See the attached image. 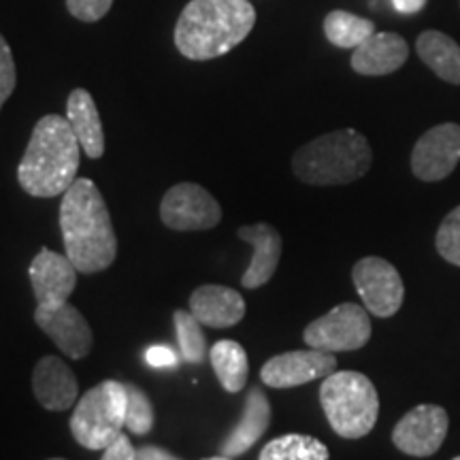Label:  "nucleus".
<instances>
[{
    "mask_svg": "<svg viewBox=\"0 0 460 460\" xmlns=\"http://www.w3.org/2000/svg\"><path fill=\"white\" fill-rule=\"evenodd\" d=\"M460 163V126L446 122L420 137L411 152V171L422 181H441Z\"/></svg>",
    "mask_w": 460,
    "mask_h": 460,
    "instance_id": "obj_11",
    "label": "nucleus"
},
{
    "mask_svg": "<svg viewBox=\"0 0 460 460\" xmlns=\"http://www.w3.org/2000/svg\"><path fill=\"white\" fill-rule=\"evenodd\" d=\"M146 360L154 369H164V367H175L177 354L172 352L169 345H152L146 352Z\"/></svg>",
    "mask_w": 460,
    "mask_h": 460,
    "instance_id": "obj_31",
    "label": "nucleus"
},
{
    "mask_svg": "<svg viewBox=\"0 0 460 460\" xmlns=\"http://www.w3.org/2000/svg\"><path fill=\"white\" fill-rule=\"evenodd\" d=\"M203 460H233V458L224 456V454H220V456H211V458H203Z\"/></svg>",
    "mask_w": 460,
    "mask_h": 460,
    "instance_id": "obj_34",
    "label": "nucleus"
},
{
    "mask_svg": "<svg viewBox=\"0 0 460 460\" xmlns=\"http://www.w3.org/2000/svg\"><path fill=\"white\" fill-rule=\"evenodd\" d=\"M352 279L367 312L376 318H393L399 312L405 286L394 264L377 256H367L356 262Z\"/></svg>",
    "mask_w": 460,
    "mask_h": 460,
    "instance_id": "obj_9",
    "label": "nucleus"
},
{
    "mask_svg": "<svg viewBox=\"0 0 460 460\" xmlns=\"http://www.w3.org/2000/svg\"><path fill=\"white\" fill-rule=\"evenodd\" d=\"M447 411L439 405H418L407 411L393 430V441L402 454L427 458L439 450L446 441Z\"/></svg>",
    "mask_w": 460,
    "mask_h": 460,
    "instance_id": "obj_10",
    "label": "nucleus"
},
{
    "mask_svg": "<svg viewBox=\"0 0 460 460\" xmlns=\"http://www.w3.org/2000/svg\"><path fill=\"white\" fill-rule=\"evenodd\" d=\"M324 34L335 48L356 49L371 34H376V24L371 20H367V17L354 15L343 9H335L324 17Z\"/></svg>",
    "mask_w": 460,
    "mask_h": 460,
    "instance_id": "obj_23",
    "label": "nucleus"
},
{
    "mask_svg": "<svg viewBox=\"0 0 460 460\" xmlns=\"http://www.w3.org/2000/svg\"><path fill=\"white\" fill-rule=\"evenodd\" d=\"M135 460H181V458H177L175 454L166 452L164 447L143 446V447H137Z\"/></svg>",
    "mask_w": 460,
    "mask_h": 460,
    "instance_id": "obj_32",
    "label": "nucleus"
},
{
    "mask_svg": "<svg viewBox=\"0 0 460 460\" xmlns=\"http://www.w3.org/2000/svg\"><path fill=\"white\" fill-rule=\"evenodd\" d=\"M420 60L447 84L460 85V45L439 31H424L416 41Z\"/></svg>",
    "mask_w": 460,
    "mask_h": 460,
    "instance_id": "obj_21",
    "label": "nucleus"
},
{
    "mask_svg": "<svg viewBox=\"0 0 460 460\" xmlns=\"http://www.w3.org/2000/svg\"><path fill=\"white\" fill-rule=\"evenodd\" d=\"M320 402L331 429L343 439L369 435L379 416L373 382L358 371H335L320 386Z\"/></svg>",
    "mask_w": 460,
    "mask_h": 460,
    "instance_id": "obj_5",
    "label": "nucleus"
},
{
    "mask_svg": "<svg viewBox=\"0 0 460 460\" xmlns=\"http://www.w3.org/2000/svg\"><path fill=\"white\" fill-rule=\"evenodd\" d=\"M17 84V73H15V60L13 51H11L9 43L4 41V37L0 34V109L4 102L9 101V96L13 94Z\"/></svg>",
    "mask_w": 460,
    "mask_h": 460,
    "instance_id": "obj_28",
    "label": "nucleus"
},
{
    "mask_svg": "<svg viewBox=\"0 0 460 460\" xmlns=\"http://www.w3.org/2000/svg\"><path fill=\"white\" fill-rule=\"evenodd\" d=\"M329 447L312 435L288 433L269 441L258 460H329Z\"/></svg>",
    "mask_w": 460,
    "mask_h": 460,
    "instance_id": "obj_24",
    "label": "nucleus"
},
{
    "mask_svg": "<svg viewBox=\"0 0 460 460\" xmlns=\"http://www.w3.org/2000/svg\"><path fill=\"white\" fill-rule=\"evenodd\" d=\"M337 371V358L322 349H295L273 356L262 365L261 379L267 386L284 390L296 388L314 379H324Z\"/></svg>",
    "mask_w": 460,
    "mask_h": 460,
    "instance_id": "obj_12",
    "label": "nucleus"
},
{
    "mask_svg": "<svg viewBox=\"0 0 460 460\" xmlns=\"http://www.w3.org/2000/svg\"><path fill=\"white\" fill-rule=\"evenodd\" d=\"M66 119L85 156L92 160L102 158V154H105V130H102L99 109H96V102L88 90L77 88L68 94Z\"/></svg>",
    "mask_w": 460,
    "mask_h": 460,
    "instance_id": "obj_20",
    "label": "nucleus"
},
{
    "mask_svg": "<svg viewBox=\"0 0 460 460\" xmlns=\"http://www.w3.org/2000/svg\"><path fill=\"white\" fill-rule=\"evenodd\" d=\"M190 312L203 326L230 329L239 324L245 315V301L237 290L226 286H200L190 296Z\"/></svg>",
    "mask_w": 460,
    "mask_h": 460,
    "instance_id": "obj_17",
    "label": "nucleus"
},
{
    "mask_svg": "<svg viewBox=\"0 0 460 460\" xmlns=\"http://www.w3.org/2000/svg\"><path fill=\"white\" fill-rule=\"evenodd\" d=\"M82 146L62 115H43L17 166V181L34 199L62 197L77 180Z\"/></svg>",
    "mask_w": 460,
    "mask_h": 460,
    "instance_id": "obj_2",
    "label": "nucleus"
},
{
    "mask_svg": "<svg viewBox=\"0 0 460 460\" xmlns=\"http://www.w3.org/2000/svg\"><path fill=\"white\" fill-rule=\"evenodd\" d=\"M429 0H393L394 9L399 11V13H405V15H413V13H420L424 7H427Z\"/></svg>",
    "mask_w": 460,
    "mask_h": 460,
    "instance_id": "obj_33",
    "label": "nucleus"
},
{
    "mask_svg": "<svg viewBox=\"0 0 460 460\" xmlns=\"http://www.w3.org/2000/svg\"><path fill=\"white\" fill-rule=\"evenodd\" d=\"M60 230L68 261L79 273L105 271L118 256L111 216L101 190L92 180L77 177L62 194Z\"/></svg>",
    "mask_w": 460,
    "mask_h": 460,
    "instance_id": "obj_1",
    "label": "nucleus"
},
{
    "mask_svg": "<svg viewBox=\"0 0 460 460\" xmlns=\"http://www.w3.org/2000/svg\"><path fill=\"white\" fill-rule=\"evenodd\" d=\"M435 245L444 261L460 267V205L444 217L437 230Z\"/></svg>",
    "mask_w": 460,
    "mask_h": 460,
    "instance_id": "obj_27",
    "label": "nucleus"
},
{
    "mask_svg": "<svg viewBox=\"0 0 460 460\" xmlns=\"http://www.w3.org/2000/svg\"><path fill=\"white\" fill-rule=\"evenodd\" d=\"M28 275H31L32 292L39 307H54V305L66 303L68 296L73 295L79 271L68 261V256L56 254V252L43 247L32 258Z\"/></svg>",
    "mask_w": 460,
    "mask_h": 460,
    "instance_id": "obj_14",
    "label": "nucleus"
},
{
    "mask_svg": "<svg viewBox=\"0 0 460 460\" xmlns=\"http://www.w3.org/2000/svg\"><path fill=\"white\" fill-rule=\"evenodd\" d=\"M135 452L137 447L130 444L128 435L122 433L111 446H107L105 450H102L101 460H135Z\"/></svg>",
    "mask_w": 460,
    "mask_h": 460,
    "instance_id": "obj_30",
    "label": "nucleus"
},
{
    "mask_svg": "<svg viewBox=\"0 0 460 460\" xmlns=\"http://www.w3.org/2000/svg\"><path fill=\"white\" fill-rule=\"evenodd\" d=\"M454 460H460V456H456V458H454Z\"/></svg>",
    "mask_w": 460,
    "mask_h": 460,
    "instance_id": "obj_36",
    "label": "nucleus"
},
{
    "mask_svg": "<svg viewBox=\"0 0 460 460\" xmlns=\"http://www.w3.org/2000/svg\"><path fill=\"white\" fill-rule=\"evenodd\" d=\"M49 460H65V458H49Z\"/></svg>",
    "mask_w": 460,
    "mask_h": 460,
    "instance_id": "obj_35",
    "label": "nucleus"
},
{
    "mask_svg": "<svg viewBox=\"0 0 460 460\" xmlns=\"http://www.w3.org/2000/svg\"><path fill=\"white\" fill-rule=\"evenodd\" d=\"M209 360L226 393L237 394L245 388L247 376H250V360H247L245 348L239 341L222 339V341L211 345Z\"/></svg>",
    "mask_w": 460,
    "mask_h": 460,
    "instance_id": "obj_22",
    "label": "nucleus"
},
{
    "mask_svg": "<svg viewBox=\"0 0 460 460\" xmlns=\"http://www.w3.org/2000/svg\"><path fill=\"white\" fill-rule=\"evenodd\" d=\"M172 320H175L177 329V343H180V354L181 358L190 362V365H200L209 354L205 341V332L200 329V322L194 318L192 312H181L177 309L172 314Z\"/></svg>",
    "mask_w": 460,
    "mask_h": 460,
    "instance_id": "obj_25",
    "label": "nucleus"
},
{
    "mask_svg": "<svg viewBox=\"0 0 460 460\" xmlns=\"http://www.w3.org/2000/svg\"><path fill=\"white\" fill-rule=\"evenodd\" d=\"M254 24L250 0H190L177 17L175 48L188 60H214L243 43Z\"/></svg>",
    "mask_w": 460,
    "mask_h": 460,
    "instance_id": "obj_3",
    "label": "nucleus"
},
{
    "mask_svg": "<svg viewBox=\"0 0 460 460\" xmlns=\"http://www.w3.org/2000/svg\"><path fill=\"white\" fill-rule=\"evenodd\" d=\"M373 152L365 135L343 128L305 143L292 158L295 175L309 186H343L369 172Z\"/></svg>",
    "mask_w": 460,
    "mask_h": 460,
    "instance_id": "obj_4",
    "label": "nucleus"
},
{
    "mask_svg": "<svg viewBox=\"0 0 460 460\" xmlns=\"http://www.w3.org/2000/svg\"><path fill=\"white\" fill-rule=\"evenodd\" d=\"M113 7V0H66V9L79 22H99Z\"/></svg>",
    "mask_w": 460,
    "mask_h": 460,
    "instance_id": "obj_29",
    "label": "nucleus"
},
{
    "mask_svg": "<svg viewBox=\"0 0 460 460\" xmlns=\"http://www.w3.org/2000/svg\"><path fill=\"white\" fill-rule=\"evenodd\" d=\"M269 424H271V402H269L267 394L261 388H250L241 420L237 427L230 430L226 439L222 441L220 452L230 458L241 456V454L252 450L256 441L267 433Z\"/></svg>",
    "mask_w": 460,
    "mask_h": 460,
    "instance_id": "obj_19",
    "label": "nucleus"
},
{
    "mask_svg": "<svg viewBox=\"0 0 460 460\" xmlns=\"http://www.w3.org/2000/svg\"><path fill=\"white\" fill-rule=\"evenodd\" d=\"M34 322L68 358H85L94 345V335H92L88 320L68 301L54 305V307H39L37 305Z\"/></svg>",
    "mask_w": 460,
    "mask_h": 460,
    "instance_id": "obj_13",
    "label": "nucleus"
},
{
    "mask_svg": "<svg viewBox=\"0 0 460 460\" xmlns=\"http://www.w3.org/2000/svg\"><path fill=\"white\" fill-rule=\"evenodd\" d=\"M237 234L239 239L254 247V256H252L250 267L241 278V284H243V288H250V290L269 284L275 271H278L281 247H284L278 228L267 222H258L252 224V226H241Z\"/></svg>",
    "mask_w": 460,
    "mask_h": 460,
    "instance_id": "obj_16",
    "label": "nucleus"
},
{
    "mask_svg": "<svg viewBox=\"0 0 460 460\" xmlns=\"http://www.w3.org/2000/svg\"><path fill=\"white\" fill-rule=\"evenodd\" d=\"M371 318L365 305L343 303L314 320L303 332L305 343L322 352H352L369 343Z\"/></svg>",
    "mask_w": 460,
    "mask_h": 460,
    "instance_id": "obj_7",
    "label": "nucleus"
},
{
    "mask_svg": "<svg viewBox=\"0 0 460 460\" xmlns=\"http://www.w3.org/2000/svg\"><path fill=\"white\" fill-rule=\"evenodd\" d=\"M160 220L177 233L209 230L220 224L222 207L199 183H177L164 192L160 203Z\"/></svg>",
    "mask_w": 460,
    "mask_h": 460,
    "instance_id": "obj_8",
    "label": "nucleus"
},
{
    "mask_svg": "<svg viewBox=\"0 0 460 460\" xmlns=\"http://www.w3.org/2000/svg\"><path fill=\"white\" fill-rule=\"evenodd\" d=\"M410 58L407 41L396 32H376L352 54V68L365 77L396 73Z\"/></svg>",
    "mask_w": 460,
    "mask_h": 460,
    "instance_id": "obj_18",
    "label": "nucleus"
},
{
    "mask_svg": "<svg viewBox=\"0 0 460 460\" xmlns=\"http://www.w3.org/2000/svg\"><path fill=\"white\" fill-rule=\"evenodd\" d=\"M126 429V390L122 382L107 379L75 402L71 433L85 450H105Z\"/></svg>",
    "mask_w": 460,
    "mask_h": 460,
    "instance_id": "obj_6",
    "label": "nucleus"
},
{
    "mask_svg": "<svg viewBox=\"0 0 460 460\" xmlns=\"http://www.w3.org/2000/svg\"><path fill=\"white\" fill-rule=\"evenodd\" d=\"M126 390V430L132 435H147L154 429V405L149 396L135 384H124Z\"/></svg>",
    "mask_w": 460,
    "mask_h": 460,
    "instance_id": "obj_26",
    "label": "nucleus"
},
{
    "mask_svg": "<svg viewBox=\"0 0 460 460\" xmlns=\"http://www.w3.org/2000/svg\"><path fill=\"white\" fill-rule=\"evenodd\" d=\"M37 401L49 411H66L79 401V384L71 367L58 356H43L32 371Z\"/></svg>",
    "mask_w": 460,
    "mask_h": 460,
    "instance_id": "obj_15",
    "label": "nucleus"
}]
</instances>
